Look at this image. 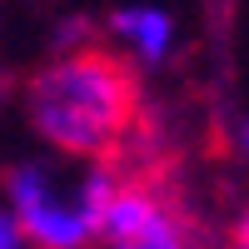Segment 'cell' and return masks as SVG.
Segmentation results:
<instances>
[{
	"label": "cell",
	"instance_id": "6da1fadb",
	"mask_svg": "<svg viewBox=\"0 0 249 249\" xmlns=\"http://www.w3.org/2000/svg\"><path fill=\"white\" fill-rule=\"evenodd\" d=\"M20 110L40 144L65 160H120L144 130V85L124 55L95 40L60 45L20 85Z\"/></svg>",
	"mask_w": 249,
	"mask_h": 249
},
{
	"label": "cell",
	"instance_id": "7a4b0ae2",
	"mask_svg": "<svg viewBox=\"0 0 249 249\" xmlns=\"http://www.w3.org/2000/svg\"><path fill=\"white\" fill-rule=\"evenodd\" d=\"M115 184V160H80L75 175L50 160H15L0 175L5 210L30 249H90Z\"/></svg>",
	"mask_w": 249,
	"mask_h": 249
},
{
	"label": "cell",
	"instance_id": "3957f363",
	"mask_svg": "<svg viewBox=\"0 0 249 249\" xmlns=\"http://www.w3.org/2000/svg\"><path fill=\"white\" fill-rule=\"evenodd\" d=\"M100 249H199L195 219L179 204L175 190L150 175V164H140L135 175L120 170V184L100 214Z\"/></svg>",
	"mask_w": 249,
	"mask_h": 249
},
{
	"label": "cell",
	"instance_id": "277c9868",
	"mask_svg": "<svg viewBox=\"0 0 249 249\" xmlns=\"http://www.w3.org/2000/svg\"><path fill=\"white\" fill-rule=\"evenodd\" d=\"M105 35H115L120 45L135 50V65H164L175 50V20L160 5H120L105 15Z\"/></svg>",
	"mask_w": 249,
	"mask_h": 249
},
{
	"label": "cell",
	"instance_id": "5b68a950",
	"mask_svg": "<svg viewBox=\"0 0 249 249\" xmlns=\"http://www.w3.org/2000/svg\"><path fill=\"white\" fill-rule=\"evenodd\" d=\"M0 249H25V239H20L15 219H10V210H0Z\"/></svg>",
	"mask_w": 249,
	"mask_h": 249
},
{
	"label": "cell",
	"instance_id": "8992f818",
	"mask_svg": "<svg viewBox=\"0 0 249 249\" xmlns=\"http://www.w3.org/2000/svg\"><path fill=\"white\" fill-rule=\"evenodd\" d=\"M224 249H249V210L234 219V230H230V244H224Z\"/></svg>",
	"mask_w": 249,
	"mask_h": 249
},
{
	"label": "cell",
	"instance_id": "52a82bcc",
	"mask_svg": "<svg viewBox=\"0 0 249 249\" xmlns=\"http://www.w3.org/2000/svg\"><path fill=\"white\" fill-rule=\"evenodd\" d=\"M5 100H10V70L0 65V110H5Z\"/></svg>",
	"mask_w": 249,
	"mask_h": 249
},
{
	"label": "cell",
	"instance_id": "ba28073f",
	"mask_svg": "<svg viewBox=\"0 0 249 249\" xmlns=\"http://www.w3.org/2000/svg\"><path fill=\"white\" fill-rule=\"evenodd\" d=\"M239 150H244V160H249V124L239 130Z\"/></svg>",
	"mask_w": 249,
	"mask_h": 249
}]
</instances>
